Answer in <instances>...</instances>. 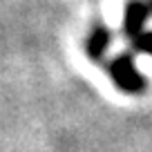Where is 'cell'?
I'll list each match as a JSON object with an SVG mask.
<instances>
[{
  "mask_svg": "<svg viewBox=\"0 0 152 152\" xmlns=\"http://www.w3.org/2000/svg\"><path fill=\"white\" fill-rule=\"evenodd\" d=\"M105 47H107V34H105L103 29H96L94 36H92L90 43H87V52L94 58H101V54H103Z\"/></svg>",
  "mask_w": 152,
  "mask_h": 152,
  "instance_id": "cell-2",
  "label": "cell"
},
{
  "mask_svg": "<svg viewBox=\"0 0 152 152\" xmlns=\"http://www.w3.org/2000/svg\"><path fill=\"white\" fill-rule=\"evenodd\" d=\"M110 74H112V81L130 94H139L141 90H145V78L134 69L132 56H119L110 65Z\"/></svg>",
  "mask_w": 152,
  "mask_h": 152,
  "instance_id": "cell-1",
  "label": "cell"
}]
</instances>
